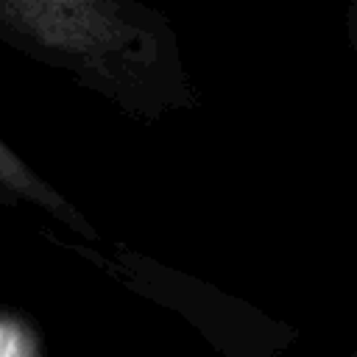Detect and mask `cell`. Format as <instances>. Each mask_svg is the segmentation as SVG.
Listing matches in <instances>:
<instances>
[]
</instances>
